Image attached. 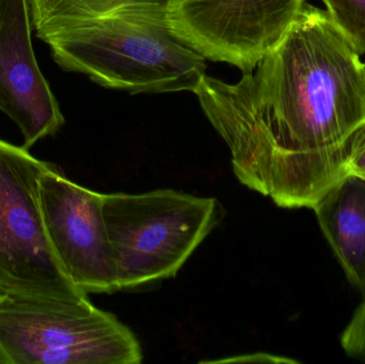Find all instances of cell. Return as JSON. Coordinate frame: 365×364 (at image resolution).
<instances>
[{
    "label": "cell",
    "instance_id": "16",
    "mask_svg": "<svg viewBox=\"0 0 365 364\" xmlns=\"http://www.w3.org/2000/svg\"><path fill=\"white\" fill-rule=\"evenodd\" d=\"M0 2H1V0H0Z\"/></svg>",
    "mask_w": 365,
    "mask_h": 364
},
{
    "label": "cell",
    "instance_id": "7",
    "mask_svg": "<svg viewBox=\"0 0 365 364\" xmlns=\"http://www.w3.org/2000/svg\"><path fill=\"white\" fill-rule=\"evenodd\" d=\"M38 194L49 244L71 281L87 294L119 291L103 194L74 183L53 164L41 175Z\"/></svg>",
    "mask_w": 365,
    "mask_h": 364
},
{
    "label": "cell",
    "instance_id": "8",
    "mask_svg": "<svg viewBox=\"0 0 365 364\" xmlns=\"http://www.w3.org/2000/svg\"><path fill=\"white\" fill-rule=\"evenodd\" d=\"M28 0L0 2V110L21 130L29 150L64 124L59 103L36 62Z\"/></svg>",
    "mask_w": 365,
    "mask_h": 364
},
{
    "label": "cell",
    "instance_id": "10",
    "mask_svg": "<svg viewBox=\"0 0 365 364\" xmlns=\"http://www.w3.org/2000/svg\"><path fill=\"white\" fill-rule=\"evenodd\" d=\"M179 0H28L36 36L81 21L119 14L169 16Z\"/></svg>",
    "mask_w": 365,
    "mask_h": 364
},
{
    "label": "cell",
    "instance_id": "9",
    "mask_svg": "<svg viewBox=\"0 0 365 364\" xmlns=\"http://www.w3.org/2000/svg\"><path fill=\"white\" fill-rule=\"evenodd\" d=\"M347 278L365 296V180L347 175L313 207Z\"/></svg>",
    "mask_w": 365,
    "mask_h": 364
},
{
    "label": "cell",
    "instance_id": "4",
    "mask_svg": "<svg viewBox=\"0 0 365 364\" xmlns=\"http://www.w3.org/2000/svg\"><path fill=\"white\" fill-rule=\"evenodd\" d=\"M4 364H138L133 331L88 297L48 301L0 294Z\"/></svg>",
    "mask_w": 365,
    "mask_h": 364
},
{
    "label": "cell",
    "instance_id": "2",
    "mask_svg": "<svg viewBox=\"0 0 365 364\" xmlns=\"http://www.w3.org/2000/svg\"><path fill=\"white\" fill-rule=\"evenodd\" d=\"M58 66L132 94L195 93L206 59L182 42L167 15L119 14L38 36Z\"/></svg>",
    "mask_w": 365,
    "mask_h": 364
},
{
    "label": "cell",
    "instance_id": "5",
    "mask_svg": "<svg viewBox=\"0 0 365 364\" xmlns=\"http://www.w3.org/2000/svg\"><path fill=\"white\" fill-rule=\"evenodd\" d=\"M49 164L0 139V294L79 301L88 294L64 273L43 222L38 181Z\"/></svg>",
    "mask_w": 365,
    "mask_h": 364
},
{
    "label": "cell",
    "instance_id": "3",
    "mask_svg": "<svg viewBox=\"0 0 365 364\" xmlns=\"http://www.w3.org/2000/svg\"><path fill=\"white\" fill-rule=\"evenodd\" d=\"M119 290L175 277L222 215L215 198L175 189L103 194Z\"/></svg>",
    "mask_w": 365,
    "mask_h": 364
},
{
    "label": "cell",
    "instance_id": "15",
    "mask_svg": "<svg viewBox=\"0 0 365 364\" xmlns=\"http://www.w3.org/2000/svg\"><path fill=\"white\" fill-rule=\"evenodd\" d=\"M364 71H365V63H364Z\"/></svg>",
    "mask_w": 365,
    "mask_h": 364
},
{
    "label": "cell",
    "instance_id": "1",
    "mask_svg": "<svg viewBox=\"0 0 365 364\" xmlns=\"http://www.w3.org/2000/svg\"><path fill=\"white\" fill-rule=\"evenodd\" d=\"M195 94L238 181L278 207L313 209L349 175L364 63L327 11L306 2L252 73L235 83L205 75Z\"/></svg>",
    "mask_w": 365,
    "mask_h": 364
},
{
    "label": "cell",
    "instance_id": "12",
    "mask_svg": "<svg viewBox=\"0 0 365 364\" xmlns=\"http://www.w3.org/2000/svg\"><path fill=\"white\" fill-rule=\"evenodd\" d=\"M341 344L349 356L365 359V296L345 328Z\"/></svg>",
    "mask_w": 365,
    "mask_h": 364
},
{
    "label": "cell",
    "instance_id": "6",
    "mask_svg": "<svg viewBox=\"0 0 365 364\" xmlns=\"http://www.w3.org/2000/svg\"><path fill=\"white\" fill-rule=\"evenodd\" d=\"M306 0H179L169 13L173 33L214 62L252 73L278 45Z\"/></svg>",
    "mask_w": 365,
    "mask_h": 364
},
{
    "label": "cell",
    "instance_id": "14",
    "mask_svg": "<svg viewBox=\"0 0 365 364\" xmlns=\"http://www.w3.org/2000/svg\"><path fill=\"white\" fill-rule=\"evenodd\" d=\"M0 364H4V358H2L1 354H0Z\"/></svg>",
    "mask_w": 365,
    "mask_h": 364
},
{
    "label": "cell",
    "instance_id": "11",
    "mask_svg": "<svg viewBox=\"0 0 365 364\" xmlns=\"http://www.w3.org/2000/svg\"><path fill=\"white\" fill-rule=\"evenodd\" d=\"M329 16L351 41L360 56L365 53V0H323Z\"/></svg>",
    "mask_w": 365,
    "mask_h": 364
},
{
    "label": "cell",
    "instance_id": "13",
    "mask_svg": "<svg viewBox=\"0 0 365 364\" xmlns=\"http://www.w3.org/2000/svg\"><path fill=\"white\" fill-rule=\"evenodd\" d=\"M347 172L365 180V124L356 137L347 165Z\"/></svg>",
    "mask_w": 365,
    "mask_h": 364
}]
</instances>
